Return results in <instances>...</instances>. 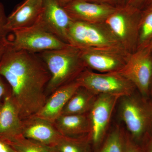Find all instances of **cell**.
<instances>
[{
	"instance_id": "1",
	"label": "cell",
	"mask_w": 152,
	"mask_h": 152,
	"mask_svg": "<svg viewBox=\"0 0 152 152\" xmlns=\"http://www.w3.org/2000/svg\"><path fill=\"white\" fill-rule=\"evenodd\" d=\"M0 76L8 83L22 120L37 113L47 100L50 78L38 53L15 50L10 44L0 62Z\"/></svg>"
},
{
	"instance_id": "2",
	"label": "cell",
	"mask_w": 152,
	"mask_h": 152,
	"mask_svg": "<svg viewBox=\"0 0 152 152\" xmlns=\"http://www.w3.org/2000/svg\"><path fill=\"white\" fill-rule=\"evenodd\" d=\"M39 54L48 70L50 78L46 92L52 94L63 86L75 80L87 69L78 48L70 45L64 48Z\"/></svg>"
},
{
	"instance_id": "3",
	"label": "cell",
	"mask_w": 152,
	"mask_h": 152,
	"mask_svg": "<svg viewBox=\"0 0 152 152\" xmlns=\"http://www.w3.org/2000/svg\"><path fill=\"white\" fill-rule=\"evenodd\" d=\"M67 38L68 44L78 48H123L104 23L73 20L68 29Z\"/></svg>"
},
{
	"instance_id": "4",
	"label": "cell",
	"mask_w": 152,
	"mask_h": 152,
	"mask_svg": "<svg viewBox=\"0 0 152 152\" xmlns=\"http://www.w3.org/2000/svg\"><path fill=\"white\" fill-rule=\"evenodd\" d=\"M142 11L124 6L118 8L104 22L125 50L132 53L137 48L139 23Z\"/></svg>"
},
{
	"instance_id": "5",
	"label": "cell",
	"mask_w": 152,
	"mask_h": 152,
	"mask_svg": "<svg viewBox=\"0 0 152 152\" xmlns=\"http://www.w3.org/2000/svg\"><path fill=\"white\" fill-rule=\"evenodd\" d=\"M13 37L10 39V45L18 50L40 53L50 50L64 48L69 45L47 31L37 21L27 28L12 32Z\"/></svg>"
},
{
	"instance_id": "6",
	"label": "cell",
	"mask_w": 152,
	"mask_h": 152,
	"mask_svg": "<svg viewBox=\"0 0 152 152\" xmlns=\"http://www.w3.org/2000/svg\"><path fill=\"white\" fill-rule=\"evenodd\" d=\"M75 80L80 87L96 95H110L121 98L132 94L135 88L118 72H96L86 69Z\"/></svg>"
},
{
	"instance_id": "7",
	"label": "cell",
	"mask_w": 152,
	"mask_h": 152,
	"mask_svg": "<svg viewBox=\"0 0 152 152\" xmlns=\"http://www.w3.org/2000/svg\"><path fill=\"white\" fill-rule=\"evenodd\" d=\"M87 69L99 73L119 72L131 54L121 47L79 48Z\"/></svg>"
},
{
	"instance_id": "8",
	"label": "cell",
	"mask_w": 152,
	"mask_h": 152,
	"mask_svg": "<svg viewBox=\"0 0 152 152\" xmlns=\"http://www.w3.org/2000/svg\"><path fill=\"white\" fill-rule=\"evenodd\" d=\"M118 72L142 94H147L152 78V53L146 48L137 50L131 54L126 65Z\"/></svg>"
},
{
	"instance_id": "9",
	"label": "cell",
	"mask_w": 152,
	"mask_h": 152,
	"mask_svg": "<svg viewBox=\"0 0 152 152\" xmlns=\"http://www.w3.org/2000/svg\"><path fill=\"white\" fill-rule=\"evenodd\" d=\"M120 98L113 95H97L89 112L92 143L96 149L103 142L114 109Z\"/></svg>"
},
{
	"instance_id": "10",
	"label": "cell",
	"mask_w": 152,
	"mask_h": 152,
	"mask_svg": "<svg viewBox=\"0 0 152 152\" xmlns=\"http://www.w3.org/2000/svg\"><path fill=\"white\" fill-rule=\"evenodd\" d=\"M43 1L42 12L38 21L47 31L68 43V30L74 20L56 0Z\"/></svg>"
},
{
	"instance_id": "11",
	"label": "cell",
	"mask_w": 152,
	"mask_h": 152,
	"mask_svg": "<svg viewBox=\"0 0 152 152\" xmlns=\"http://www.w3.org/2000/svg\"><path fill=\"white\" fill-rule=\"evenodd\" d=\"M120 116L131 137L139 140L145 130L148 121L147 111L132 94L120 98Z\"/></svg>"
},
{
	"instance_id": "12",
	"label": "cell",
	"mask_w": 152,
	"mask_h": 152,
	"mask_svg": "<svg viewBox=\"0 0 152 152\" xmlns=\"http://www.w3.org/2000/svg\"><path fill=\"white\" fill-rule=\"evenodd\" d=\"M23 121L10 92L0 104V140L10 142L23 136Z\"/></svg>"
},
{
	"instance_id": "13",
	"label": "cell",
	"mask_w": 152,
	"mask_h": 152,
	"mask_svg": "<svg viewBox=\"0 0 152 152\" xmlns=\"http://www.w3.org/2000/svg\"><path fill=\"white\" fill-rule=\"evenodd\" d=\"M64 8L74 20L103 23L118 8L86 0H73Z\"/></svg>"
},
{
	"instance_id": "14",
	"label": "cell",
	"mask_w": 152,
	"mask_h": 152,
	"mask_svg": "<svg viewBox=\"0 0 152 152\" xmlns=\"http://www.w3.org/2000/svg\"><path fill=\"white\" fill-rule=\"evenodd\" d=\"M22 121V134L26 138L56 147L62 135L53 123L36 115L28 117Z\"/></svg>"
},
{
	"instance_id": "15",
	"label": "cell",
	"mask_w": 152,
	"mask_h": 152,
	"mask_svg": "<svg viewBox=\"0 0 152 152\" xmlns=\"http://www.w3.org/2000/svg\"><path fill=\"white\" fill-rule=\"evenodd\" d=\"M43 0H23L7 16L8 32L31 26L37 21L43 10Z\"/></svg>"
},
{
	"instance_id": "16",
	"label": "cell",
	"mask_w": 152,
	"mask_h": 152,
	"mask_svg": "<svg viewBox=\"0 0 152 152\" xmlns=\"http://www.w3.org/2000/svg\"><path fill=\"white\" fill-rule=\"evenodd\" d=\"M80 87L75 80L60 87L47 99L42 107L35 115L52 123H54L61 115L68 101Z\"/></svg>"
},
{
	"instance_id": "17",
	"label": "cell",
	"mask_w": 152,
	"mask_h": 152,
	"mask_svg": "<svg viewBox=\"0 0 152 152\" xmlns=\"http://www.w3.org/2000/svg\"><path fill=\"white\" fill-rule=\"evenodd\" d=\"M62 135L79 137L90 134L91 122L88 114L61 115L53 123Z\"/></svg>"
},
{
	"instance_id": "18",
	"label": "cell",
	"mask_w": 152,
	"mask_h": 152,
	"mask_svg": "<svg viewBox=\"0 0 152 152\" xmlns=\"http://www.w3.org/2000/svg\"><path fill=\"white\" fill-rule=\"evenodd\" d=\"M97 95L80 87L63 109L61 115H80L89 113Z\"/></svg>"
},
{
	"instance_id": "19",
	"label": "cell",
	"mask_w": 152,
	"mask_h": 152,
	"mask_svg": "<svg viewBox=\"0 0 152 152\" xmlns=\"http://www.w3.org/2000/svg\"><path fill=\"white\" fill-rule=\"evenodd\" d=\"M90 134L79 137L62 135L56 146L59 152H92Z\"/></svg>"
},
{
	"instance_id": "20",
	"label": "cell",
	"mask_w": 152,
	"mask_h": 152,
	"mask_svg": "<svg viewBox=\"0 0 152 152\" xmlns=\"http://www.w3.org/2000/svg\"><path fill=\"white\" fill-rule=\"evenodd\" d=\"M152 40V4L142 11L137 50L145 48Z\"/></svg>"
},
{
	"instance_id": "21",
	"label": "cell",
	"mask_w": 152,
	"mask_h": 152,
	"mask_svg": "<svg viewBox=\"0 0 152 152\" xmlns=\"http://www.w3.org/2000/svg\"><path fill=\"white\" fill-rule=\"evenodd\" d=\"M7 143L17 152H59L56 147L40 143L23 136Z\"/></svg>"
},
{
	"instance_id": "22",
	"label": "cell",
	"mask_w": 152,
	"mask_h": 152,
	"mask_svg": "<svg viewBox=\"0 0 152 152\" xmlns=\"http://www.w3.org/2000/svg\"><path fill=\"white\" fill-rule=\"evenodd\" d=\"M125 136V133L117 127L94 152H124Z\"/></svg>"
},
{
	"instance_id": "23",
	"label": "cell",
	"mask_w": 152,
	"mask_h": 152,
	"mask_svg": "<svg viewBox=\"0 0 152 152\" xmlns=\"http://www.w3.org/2000/svg\"><path fill=\"white\" fill-rule=\"evenodd\" d=\"M7 18V16L6 14L4 7L0 2V39L7 37L9 33L5 28Z\"/></svg>"
},
{
	"instance_id": "24",
	"label": "cell",
	"mask_w": 152,
	"mask_h": 152,
	"mask_svg": "<svg viewBox=\"0 0 152 152\" xmlns=\"http://www.w3.org/2000/svg\"><path fill=\"white\" fill-rule=\"evenodd\" d=\"M152 4V0H125V6L142 11Z\"/></svg>"
},
{
	"instance_id": "25",
	"label": "cell",
	"mask_w": 152,
	"mask_h": 152,
	"mask_svg": "<svg viewBox=\"0 0 152 152\" xmlns=\"http://www.w3.org/2000/svg\"><path fill=\"white\" fill-rule=\"evenodd\" d=\"M124 152H143L134 140L127 134H125Z\"/></svg>"
},
{
	"instance_id": "26",
	"label": "cell",
	"mask_w": 152,
	"mask_h": 152,
	"mask_svg": "<svg viewBox=\"0 0 152 152\" xmlns=\"http://www.w3.org/2000/svg\"><path fill=\"white\" fill-rule=\"evenodd\" d=\"M88 1L104 4L115 7H121L125 6V0H86Z\"/></svg>"
},
{
	"instance_id": "27",
	"label": "cell",
	"mask_w": 152,
	"mask_h": 152,
	"mask_svg": "<svg viewBox=\"0 0 152 152\" xmlns=\"http://www.w3.org/2000/svg\"><path fill=\"white\" fill-rule=\"evenodd\" d=\"M10 92L11 89L8 83L0 76V104L4 97Z\"/></svg>"
},
{
	"instance_id": "28",
	"label": "cell",
	"mask_w": 152,
	"mask_h": 152,
	"mask_svg": "<svg viewBox=\"0 0 152 152\" xmlns=\"http://www.w3.org/2000/svg\"><path fill=\"white\" fill-rule=\"evenodd\" d=\"M10 44V39L7 37L0 39V62Z\"/></svg>"
},
{
	"instance_id": "29",
	"label": "cell",
	"mask_w": 152,
	"mask_h": 152,
	"mask_svg": "<svg viewBox=\"0 0 152 152\" xmlns=\"http://www.w3.org/2000/svg\"><path fill=\"white\" fill-rule=\"evenodd\" d=\"M0 152H17L10 145L0 140Z\"/></svg>"
},
{
	"instance_id": "30",
	"label": "cell",
	"mask_w": 152,
	"mask_h": 152,
	"mask_svg": "<svg viewBox=\"0 0 152 152\" xmlns=\"http://www.w3.org/2000/svg\"><path fill=\"white\" fill-rule=\"evenodd\" d=\"M56 1L60 5L64 7L68 4L69 3L72 1L73 0H56Z\"/></svg>"
},
{
	"instance_id": "31",
	"label": "cell",
	"mask_w": 152,
	"mask_h": 152,
	"mask_svg": "<svg viewBox=\"0 0 152 152\" xmlns=\"http://www.w3.org/2000/svg\"><path fill=\"white\" fill-rule=\"evenodd\" d=\"M143 152H152V138L148 143L147 144L145 150H142Z\"/></svg>"
},
{
	"instance_id": "32",
	"label": "cell",
	"mask_w": 152,
	"mask_h": 152,
	"mask_svg": "<svg viewBox=\"0 0 152 152\" xmlns=\"http://www.w3.org/2000/svg\"><path fill=\"white\" fill-rule=\"evenodd\" d=\"M144 48L148 50L152 53V40L151 41V42H150L145 48Z\"/></svg>"
},
{
	"instance_id": "33",
	"label": "cell",
	"mask_w": 152,
	"mask_h": 152,
	"mask_svg": "<svg viewBox=\"0 0 152 152\" xmlns=\"http://www.w3.org/2000/svg\"></svg>"
}]
</instances>
